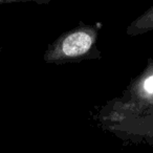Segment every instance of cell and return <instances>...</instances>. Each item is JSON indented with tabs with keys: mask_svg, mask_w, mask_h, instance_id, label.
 <instances>
[{
	"mask_svg": "<svg viewBox=\"0 0 153 153\" xmlns=\"http://www.w3.org/2000/svg\"><path fill=\"white\" fill-rule=\"evenodd\" d=\"M92 44V39L88 34L83 32L74 33L64 40L62 51L66 56L74 57L85 53Z\"/></svg>",
	"mask_w": 153,
	"mask_h": 153,
	"instance_id": "1",
	"label": "cell"
},
{
	"mask_svg": "<svg viewBox=\"0 0 153 153\" xmlns=\"http://www.w3.org/2000/svg\"><path fill=\"white\" fill-rule=\"evenodd\" d=\"M145 89L149 94H153V76H149L148 79L145 81Z\"/></svg>",
	"mask_w": 153,
	"mask_h": 153,
	"instance_id": "2",
	"label": "cell"
}]
</instances>
